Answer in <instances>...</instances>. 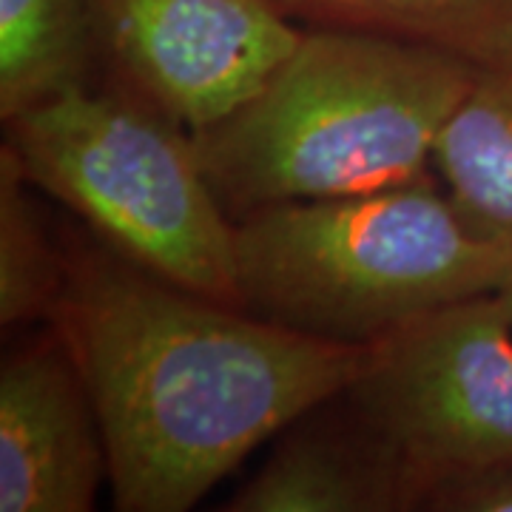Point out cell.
<instances>
[{"instance_id": "cell-1", "label": "cell", "mask_w": 512, "mask_h": 512, "mask_svg": "<svg viewBox=\"0 0 512 512\" xmlns=\"http://www.w3.org/2000/svg\"><path fill=\"white\" fill-rule=\"evenodd\" d=\"M49 325L89 384L120 512L197 507L256 447L342 396L373 345L282 328L66 234Z\"/></svg>"}, {"instance_id": "cell-2", "label": "cell", "mask_w": 512, "mask_h": 512, "mask_svg": "<svg viewBox=\"0 0 512 512\" xmlns=\"http://www.w3.org/2000/svg\"><path fill=\"white\" fill-rule=\"evenodd\" d=\"M478 63L407 37L305 29L259 92L194 131L202 171L231 220L296 200L427 180L441 131Z\"/></svg>"}, {"instance_id": "cell-3", "label": "cell", "mask_w": 512, "mask_h": 512, "mask_svg": "<svg viewBox=\"0 0 512 512\" xmlns=\"http://www.w3.org/2000/svg\"><path fill=\"white\" fill-rule=\"evenodd\" d=\"M234 228L239 308L339 345H373L512 276V248L473 228L430 177L279 202Z\"/></svg>"}, {"instance_id": "cell-4", "label": "cell", "mask_w": 512, "mask_h": 512, "mask_svg": "<svg viewBox=\"0 0 512 512\" xmlns=\"http://www.w3.org/2000/svg\"><path fill=\"white\" fill-rule=\"evenodd\" d=\"M3 151L114 254L239 308L237 228L191 131L111 74L6 120Z\"/></svg>"}, {"instance_id": "cell-5", "label": "cell", "mask_w": 512, "mask_h": 512, "mask_svg": "<svg viewBox=\"0 0 512 512\" xmlns=\"http://www.w3.org/2000/svg\"><path fill=\"white\" fill-rule=\"evenodd\" d=\"M342 402L433 481L512 464V316L498 293L373 342Z\"/></svg>"}, {"instance_id": "cell-6", "label": "cell", "mask_w": 512, "mask_h": 512, "mask_svg": "<svg viewBox=\"0 0 512 512\" xmlns=\"http://www.w3.org/2000/svg\"><path fill=\"white\" fill-rule=\"evenodd\" d=\"M100 60L191 134L245 106L305 26L271 0H89Z\"/></svg>"}, {"instance_id": "cell-7", "label": "cell", "mask_w": 512, "mask_h": 512, "mask_svg": "<svg viewBox=\"0 0 512 512\" xmlns=\"http://www.w3.org/2000/svg\"><path fill=\"white\" fill-rule=\"evenodd\" d=\"M109 453L89 384L55 325L3 356L0 512H89Z\"/></svg>"}, {"instance_id": "cell-8", "label": "cell", "mask_w": 512, "mask_h": 512, "mask_svg": "<svg viewBox=\"0 0 512 512\" xmlns=\"http://www.w3.org/2000/svg\"><path fill=\"white\" fill-rule=\"evenodd\" d=\"M424 504L427 478L336 396L282 430L271 458L222 510L410 512Z\"/></svg>"}, {"instance_id": "cell-9", "label": "cell", "mask_w": 512, "mask_h": 512, "mask_svg": "<svg viewBox=\"0 0 512 512\" xmlns=\"http://www.w3.org/2000/svg\"><path fill=\"white\" fill-rule=\"evenodd\" d=\"M433 168L470 225L512 248V52L478 66L441 131Z\"/></svg>"}, {"instance_id": "cell-10", "label": "cell", "mask_w": 512, "mask_h": 512, "mask_svg": "<svg viewBox=\"0 0 512 512\" xmlns=\"http://www.w3.org/2000/svg\"><path fill=\"white\" fill-rule=\"evenodd\" d=\"M97 60L89 0H0L3 123L92 83Z\"/></svg>"}, {"instance_id": "cell-11", "label": "cell", "mask_w": 512, "mask_h": 512, "mask_svg": "<svg viewBox=\"0 0 512 512\" xmlns=\"http://www.w3.org/2000/svg\"><path fill=\"white\" fill-rule=\"evenodd\" d=\"M305 29L407 37L473 60L512 52V0H271Z\"/></svg>"}, {"instance_id": "cell-12", "label": "cell", "mask_w": 512, "mask_h": 512, "mask_svg": "<svg viewBox=\"0 0 512 512\" xmlns=\"http://www.w3.org/2000/svg\"><path fill=\"white\" fill-rule=\"evenodd\" d=\"M32 185L0 148V325H46L55 311L66 248L43 220Z\"/></svg>"}, {"instance_id": "cell-13", "label": "cell", "mask_w": 512, "mask_h": 512, "mask_svg": "<svg viewBox=\"0 0 512 512\" xmlns=\"http://www.w3.org/2000/svg\"><path fill=\"white\" fill-rule=\"evenodd\" d=\"M424 510L430 512H512V464L487 467L433 481Z\"/></svg>"}, {"instance_id": "cell-14", "label": "cell", "mask_w": 512, "mask_h": 512, "mask_svg": "<svg viewBox=\"0 0 512 512\" xmlns=\"http://www.w3.org/2000/svg\"><path fill=\"white\" fill-rule=\"evenodd\" d=\"M498 296L504 299V305H507V311H510V316H512V276L507 279V282H504V288L498 291Z\"/></svg>"}]
</instances>
